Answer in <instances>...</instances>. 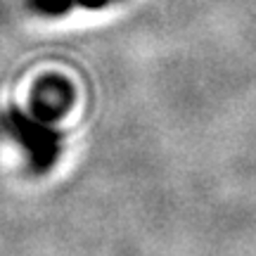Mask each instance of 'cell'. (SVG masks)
<instances>
[{"instance_id":"cell-3","label":"cell","mask_w":256,"mask_h":256,"mask_svg":"<svg viewBox=\"0 0 256 256\" xmlns=\"http://www.w3.org/2000/svg\"><path fill=\"white\" fill-rule=\"evenodd\" d=\"M26 5L43 17H62L76 5V0H26Z\"/></svg>"},{"instance_id":"cell-1","label":"cell","mask_w":256,"mask_h":256,"mask_svg":"<svg viewBox=\"0 0 256 256\" xmlns=\"http://www.w3.org/2000/svg\"><path fill=\"white\" fill-rule=\"evenodd\" d=\"M5 126L28 152L31 168L36 174H46L48 168H52L55 159L60 156V133L50 124H43L36 116L31 119L17 107H10Z\"/></svg>"},{"instance_id":"cell-4","label":"cell","mask_w":256,"mask_h":256,"mask_svg":"<svg viewBox=\"0 0 256 256\" xmlns=\"http://www.w3.org/2000/svg\"><path fill=\"white\" fill-rule=\"evenodd\" d=\"M112 0H76V5H81L86 10H102L104 5H110Z\"/></svg>"},{"instance_id":"cell-2","label":"cell","mask_w":256,"mask_h":256,"mask_svg":"<svg viewBox=\"0 0 256 256\" xmlns=\"http://www.w3.org/2000/svg\"><path fill=\"white\" fill-rule=\"evenodd\" d=\"M74 104V88L72 83L62 76H43L36 81L31 92V112L43 124H55L72 110Z\"/></svg>"}]
</instances>
